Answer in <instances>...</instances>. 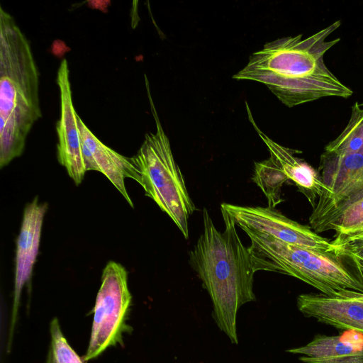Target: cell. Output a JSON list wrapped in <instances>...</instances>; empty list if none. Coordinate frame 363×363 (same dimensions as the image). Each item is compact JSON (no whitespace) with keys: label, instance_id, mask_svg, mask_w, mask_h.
Returning <instances> with one entry per match:
<instances>
[{"label":"cell","instance_id":"6da1fadb","mask_svg":"<svg viewBox=\"0 0 363 363\" xmlns=\"http://www.w3.org/2000/svg\"><path fill=\"white\" fill-rule=\"evenodd\" d=\"M340 25L338 20L306 38L299 34L269 42L252 53L233 78L265 84L289 108L324 97L348 98L353 91L327 67L323 59L340 42L339 38L326 39Z\"/></svg>","mask_w":363,"mask_h":363},{"label":"cell","instance_id":"7a4b0ae2","mask_svg":"<svg viewBox=\"0 0 363 363\" xmlns=\"http://www.w3.org/2000/svg\"><path fill=\"white\" fill-rule=\"evenodd\" d=\"M225 223L217 230L206 208L203 232L189 252V263L213 303V317L234 343H238L237 313L246 303L255 300V270L248 247L242 242L231 216L220 208Z\"/></svg>","mask_w":363,"mask_h":363},{"label":"cell","instance_id":"3957f363","mask_svg":"<svg viewBox=\"0 0 363 363\" xmlns=\"http://www.w3.org/2000/svg\"><path fill=\"white\" fill-rule=\"evenodd\" d=\"M39 72L24 33L0 6V167L23 152L41 118Z\"/></svg>","mask_w":363,"mask_h":363},{"label":"cell","instance_id":"277c9868","mask_svg":"<svg viewBox=\"0 0 363 363\" xmlns=\"http://www.w3.org/2000/svg\"><path fill=\"white\" fill-rule=\"evenodd\" d=\"M245 233L250 239L248 249L255 272L267 271L294 277L328 296L363 294V274L346 252H324L288 244L265 234Z\"/></svg>","mask_w":363,"mask_h":363},{"label":"cell","instance_id":"5b68a950","mask_svg":"<svg viewBox=\"0 0 363 363\" xmlns=\"http://www.w3.org/2000/svg\"><path fill=\"white\" fill-rule=\"evenodd\" d=\"M145 78L156 130L145 134L140 147L130 157L137 172L136 182L143 188L145 195L169 216L187 239L189 218L196 208L188 193L184 176L174 160L168 137L153 103L146 75Z\"/></svg>","mask_w":363,"mask_h":363},{"label":"cell","instance_id":"8992f818","mask_svg":"<svg viewBox=\"0 0 363 363\" xmlns=\"http://www.w3.org/2000/svg\"><path fill=\"white\" fill-rule=\"evenodd\" d=\"M131 300L126 269L118 262H108L103 270L96 298L91 337L84 362L97 357L108 347L123 345V334L131 330L127 324Z\"/></svg>","mask_w":363,"mask_h":363},{"label":"cell","instance_id":"52a82bcc","mask_svg":"<svg viewBox=\"0 0 363 363\" xmlns=\"http://www.w3.org/2000/svg\"><path fill=\"white\" fill-rule=\"evenodd\" d=\"M318 174L325 191L318 197L309 218L315 233H321L334 213L363 189V152L337 155L325 151Z\"/></svg>","mask_w":363,"mask_h":363},{"label":"cell","instance_id":"ba28073f","mask_svg":"<svg viewBox=\"0 0 363 363\" xmlns=\"http://www.w3.org/2000/svg\"><path fill=\"white\" fill-rule=\"evenodd\" d=\"M235 225L244 231L265 234L288 243L324 252L343 254V247L335 245L311 229L287 218L274 208L240 206L223 203Z\"/></svg>","mask_w":363,"mask_h":363},{"label":"cell","instance_id":"9c48e42d","mask_svg":"<svg viewBox=\"0 0 363 363\" xmlns=\"http://www.w3.org/2000/svg\"><path fill=\"white\" fill-rule=\"evenodd\" d=\"M57 83L60 99V116L56 125L57 160L75 184L79 185L86 171L82 155L78 114L73 105L69 70L66 59H63L59 66Z\"/></svg>","mask_w":363,"mask_h":363},{"label":"cell","instance_id":"30bf717a","mask_svg":"<svg viewBox=\"0 0 363 363\" xmlns=\"http://www.w3.org/2000/svg\"><path fill=\"white\" fill-rule=\"evenodd\" d=\"M47 203H39L38 197L28 203L23 211L20 232L16 240L13 306L11 315L8 351L11 348L17 321L21 292L28 283L39 252L43 223Z\"/></svg>","mask_w":363,"mask_h":363},{"label":"cell","instance_id":"8fae6325","mask_svg":"<svg viewBox=\"0 0 363 363\" xmlns=\"http://www.w3.org/2000/svg\"><path fill=\"white\" fill-rule=\"evenodd\" d=\"M82 138V150L86 171L95 170L104 174L133 207L125 185V178L137 181L136 169L130 157L123 156L104 145L77 116Z\"/></svg>","mask_w":363,"mask_h":363},{"label":"cell","instance_id":"7c38bea8","mask_svg":"<svg viewBox=\"0 0 363 363\" xmlns=\"http://www.w3.org/2000/svg\"><path fill=\"white\" fill-rule=\"evenodd\" d=\"M297 306L308 318L335 328L363 333V302L348 297L303 294Z\"/></svg>","mask_w":363,"mask_h":363},{"label":"cell","instance_id":"4fadbf2b","mask_svg":"<svg viewBox=\"0 0 363 363\" xmlns=\"http://www.w3.org/2000/svg\"><path fill=\"white\" fill-rule=\"evenodd\" d=\"M338 335H316L304 346L287 352L301 354L305 363H363V333L352 331Z\"/></svg>","mask_w":363,"mask_h":363},{"label":"cell","instance_id":"5bb4252c","mask_svg":"<svg viewBox=\"0 0 363 363\" xmlns=\"http://www.w3.org/2000/svg\"><path fill=\"white\" fill-rule=\"evenodd\" d=\"M250 121L265 143L270 157L279 165L287 179L292 181L313 207L315 200L325 191L318 173L306 162L295 156L297 151L272 140L257 126L247 104Z\"/></svg>","mask_w":363,"mask_h":363},{"label":"cell","instance_id":"9a60e30c","mask_svg":"<svg viewBox=\"0 0 363 363\" xmlns=\"http://www.w3.org/2000/svg\"><path fill=\"white\" fill-rule=\"evenodd\" d=\"M363 228V189L350 199L322 229L335 231V244L354 235Z\"/></svg>","mask_w":363,"mask_h":363},{"label":"cell","instance_id":"2e32d148","mask_svg":"<svg viewBox=\"0 0 363 363\" xmlns=\"http://www.w3.org/2000/svg\"><path fill=\"white\" fill-rule=\"evenodd\" d=\"M252 180L265 195L268 207L274 208L284 201L281 196V188L288 179L279 165L271 157L255 163Z\"/></svg>","mask_w":363,"mask_h":363},{"label":"cell","instance_id":"e0dca14e","mask_svg":"<svg viewBox=\"0 0 363 363\" xmlns=\"http://www.w3.org/2000/svg\"><path fill=\"white\" fill-rule=\"evenodd\" d=\"M325 152L337 155L363 152V106L356 102L342 132L327 145Z\"/></svg>","mask_w":363,"mask_h":363},{"label":"cell","instance_id":"ac0fdd59","mask_svg":"<svg viewBox=\"0 0 363 363\" xmlns=\"http://www.w3.org/2000/svg\"><path fill=\"white\" fill-rule=\"evenodd\" d=\"M50 345L46 363H84L65 337L57 318L50 323Z\"/></svg>","mask_w":363,"mask_h":363},{"label":"cell","instance_id":"d6986e66","mask_svg":"<svg viewBox=\"0 0 363 363\" xmlns=\"http://www.w3.org/2000/svg\"><path fill=\"white\" fill-rule=\"evenodd\" d=\"M337 245L344 247L359 269H363V235L344 240Z\"/></svg>","mask_w":363,"mask_h":363},{"label":"cell","instance_id":"ffe728a7","mask_svg":"<svg viewBox=\"0 0 363 363\" xmlns=\"http://www.w3.org/2000/svg\"><path fill=\"white\" fill-rule=\"evenodd\" d=\"M345 297L354 298V299H357V300H359V301L363 302V294H362V293H357V292L351 293Z\"/></svg>","mask_w":363,"mask_h":363},{"label":"cell","instance_id":"44dd1931","mask_svg":"<svg viewBox=\"0 0 363 363\" xmlns=\"http://www.w3.org/2000/svg\"><path fill=\"white\" fill-rule=\"evenodd\" d=\"M363 235V228H361L357 233H356L354 235L351 236V237H349L347 238H345L344 240H346V239H348V238H356V237H359V236H362ZM342 240H341L340 242H342ZM340 242H338L337 244H339Z\"/></svg>","mask_w":363,"mask_h":363},{"label":"cell","instance_id":"7402d4cb","mask_svg":"<svg viewBox=\"0 0 363 363\" xmlns=\"http://www.w3.org/2000/svg\"><path fill=\"white\" fill-rule=\"evenodd\" d=\"M360 271L362 272V273L363 274V269H360Z\"/></svg>","mask_w":363,"mask_h":363},{"label":"cell","instance_id":"603a6c76","mask_svg":"<svg viewBox=\"0 0 363 363\" xmlns=\"http://www.w3.org/2000/svg\"><path fill=\"white\" fill-rule=\"evenodd\" d=\"M362 105L363 106V104Z\"/></svg>","mask_w":363,"mask_h":363}]
</instances>
